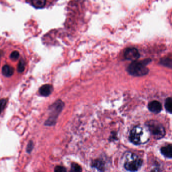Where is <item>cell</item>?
I'll return each instance as SVG.
<instances>
[{"instance_id": "obj_14", "label": "cell", "mask_w": 172, "mask_h": 172, "mask_svg": "<svg viewBox=\"0 0 172 172\" xmlns=\"http://www.w3.org/2000/svg\"><path fill=\"white\" fill-rule=\"evenodd\" d=\"M160 63L161 64L170 68H171V67H172V60L169 58H165L161 59Z\"/></svg>"}, {"instance_id": "obj_2", "label": "cell", "mask_w": 172, "mask_h": 172, "mask_svg": "<svg viewBox=\"0 0 172 172\" xmlns=\"http://www.w3.org/2000/svg\"><path fill=\"white\" fill-rule=\"evenodd\" d=\"M150 62V59H145L141 61H133L127 67V72L133 76H142L147 75L148 73L149 69L146 67V65Z\"/></svg>"}, {"instance_id": "obj_8", "label": "cell", "mask_w": 172, "mask_h": 172, "mask_svg": "<svg viewBox=\"0 0 172 172\" xmlns=\"http://www.w3.org/2000/svg\"><path fill=\"white\" fill-rule=\"evenodd\" d=\"M53 88L51 85L45 84L41 86L39 89L38 92L40 95L43 97H48L52 93Z\"/></svg>"}, {"instance_id": "obj_19", "label": "cell", "mask_w": 172, "mask_h": 172, "mask_svg": "<svg viewBox=\"0 0 172 172\" xmlns=\"http://www.w3.org/2000/svg\"><path fill=\"white\" fill-rule=\"evenodd\" d=\"M34 148V144L32 141L30 140L28 144V146L26 148V152L28 153H30Z\"/></svg>"}, {"instance_id": "obj_1", "label": "cell", "mask_w": 172, "mask_h": 172, "mask_svg": "<svg viewBox=\"0 0 172 172\" xmlns=\"http://www.w3.org/2000/svg\"><path fill=\"white\" fill-rule=\"evenodd\" d=\"M150 138V132L147 127L142 126H136L131 130L130 140L136 145L144 144L148 141Z\"/></svg>"}, {"instance_id": "obj_9", "label": "cell", "mask_w": 172, "mask_h": 172, "mask_svg": "<svg viewBox=\"0 0 172 172\" xmlns=\"http://www.w3.org/2000/svg\"><path fill=\"white\" fill-rule=\"evenodd\" d=\"M161 154L165 157L169 158L172 157V145H168L167 146H164L161 149Z\"/></svg>"}, {"instance_id": "obj_6", "label": "cell", "mask_w": 172, "mask_h": 172, "mask_svg": "<svg viewBox=\"0 0 172 172\" xmlns=\"http://www.w3.org/2000/svg\"><path fill=\"white\" fill-rule=\"evenodd\" d=\"M125 58L128 60L134 61H136L140 57V54L138 49L135 48H128L125 51Z\"/></svg>"}, {"instance_id": "obj_5", "label": "cell", "mask_w": 172, "mask_h": 172, "mask_svg": "<svg viewBox=\"0 0 172 172\" xmlns=\"http://www.w3.org/2000/svg\"><path fill=\"white\" fill-rule=\"evenodd\" d=\"M143 164V161L139 157L134 154L129 153L127 154L126 157L124 168L126 170L131 172L138 171Z\"/></svg>"}, {"instance_id": "obj_3", "label": "cell", "mask_w": 172, "mask_h": 172, "mask_svg": "<svg viewBox=\"0 0 172 172\" xmlns=\"http://www.w3.org/2000/svg\"><path fill=\"white\" fill-rule=\"evenodd\" d=\"M64 107V103L61 100H58L49 108V116L45 122V125L52 126L56 124L58 117L63 110Z\"/></svg>"}, {"instance_id": "obj_11", "label": "cell", "mask_w": 172, "mask_h": 172, "mask_svg": "<svg viewBox=\"0 0 172 172\" xmlns=\"http://www.w3.org/2000/svg\"><path fill=\"white\" fill-rule=\"evenodd\" d=\"M32 4L36 9L44 8L47 3V0H31Z\"/></svg>"}, {"instance_id": "obj_12", "label": "cell", "mask_w": 172, "mask_h": 172, "mask_svg": "<svg viewBox=\"0 0 172 172\" xmlns=\"http://www.w3.org/2000/svg\"><path fill=\"white\" fill-rule=\"evenodd\" d=\"M92 167L97 169L98 170L101 171H104V163L100 160H96L95 161L92 163Z\"/></svg>"}, {"instance_id": "obj_7", "label": "cell", "mask_w": 172, "mask_h": 172, "mask_svg": "<svg viewBox=\"0 0 172 172\" xmlns=\"http://www.w3.org/2000/svg\"><path fill=\"white\" fill-rule=\"evenodd\" d=\"M148 108L150 112L155 114H158L162 110V105L159 101H153L149 103Z\"/></svg>"}, {"instance_id": "obj_10", "label": "cell", "mask_w": 172, "mask_h": 172, "mask_svg": "<svg viewBox=\"0 0 172 172\" xmlns=\"http://www.w3.org/2000/svg\"><path fill=\"white\" fill-rule=\"evenodd\" d=\"M2 72L5 76L7 77H11L14 74V69L10 66L6 65L4 66L2 68Z\"/></svg>"}, {"instance_id": "obj_13", "label": "cell", "mask_w": 172, "mask_h": 172, "mask_svg": "<svg viewBox=\"0 0 172 172\" xmlns=\"http://www.w3.org/2000/svg\"><path fill=\"white\" fill-rule=\"evenodd\" d=\"M165 107L166 111L169 113H172V100L171 97L167 98L165 101Z\"/></svg>"}, {"instance_id": "obj_20", "label": "cell", "mask_w": 172, "mask_h": 172, "mask_svg": "<svg viewBox=\"0 0 172 172\" xmlns=\"http://www.w3.org/2000/svg\"><path fill=\"white\" fill-rule=\"evenodd\" d=\"M54 171L55 172H66V169L64 167L60 166H58L55 168Z\"/></svg>"}, {"instance_id": "obj_15", "label": "cell", "mask_w": 172, "mask_h": 172, "mask_svg": "<svg viewBox=\"0 0 172 172\" xmlns=\"http://www.w3.org/2000/svg\"><path fill=\"white\" fill-rule=\"evenodd\" d=\"M71 172H81L82 168L78 164L76 163H73L71 165Z\"/></svg>"}, {"instance_id": "obj_4", "label": "cell", "mask_w": 172, "mask_h": 172, "mask_svg": "<svg viewBox=\"0 0 172 172\" xmlns=\"http://www.w3.org/2000/svg\"><path fill=\"white\" fill-rule=\"evenodd\" d=\"M145 125L149 132L152 133L156 140H160L165 136V129L163 125L157 121H148L146 122Z\"/></svg>"}, {"instance_id": "obj_17", "label": "cell", "mask_w": 172, "mask_h": 172, "mask_svg": "<svg viewBox=\"0 0 172 172\" xmlns=\"http://www.w3.org/2000/svg\"><path fill=\"white\" fill-rule=\"evenodd\" d=\"M20 56V54L18 51H15L11 54V55L10 56V58L11 60L13 61H16L19 58Z\"/></svg>"}, {"instance_id": "obj_21", "label": "cell", "mask_w": 172, "mask_h": 172, "mask_svg": "<svg viewBox=\"0 0 172 172\" xmlns=\"http://www.w3.org/2000/svg\"><path fill=\"white\" fill-rule=\"evenodd\" d=\"M0 57H1V56H0Z\"/></svg>"}, {"instance_id": "obj_18", "label": "cell", "mask_w": 172, "mask_h": 172, "mask_svg": "<svg viewBox=\"0 0 172 172\" xmlns=\"http://www.w3.org/2000/svg\"><path fill=\"white\" fill-rule=\"evenodd\" d=\"M7 104V100L4 98L0 100V114L4 110Z\"/></svg>"}, {"instance_id": "obj_16", "label": "cell", "mask_w": 172, "mask_h": 172, "mask_svg": "<svg viewBox=\"0 0 172 172\" xmlns=\"http://www.w3.org/2000/svg\"><path fill=\"white\" fill-rule=\"evenodd\" d=\"M25 69V62L22 59L19 61L18 65L17 70L19 73H22L24 71Z\"/></svg>"}]
</instances>
